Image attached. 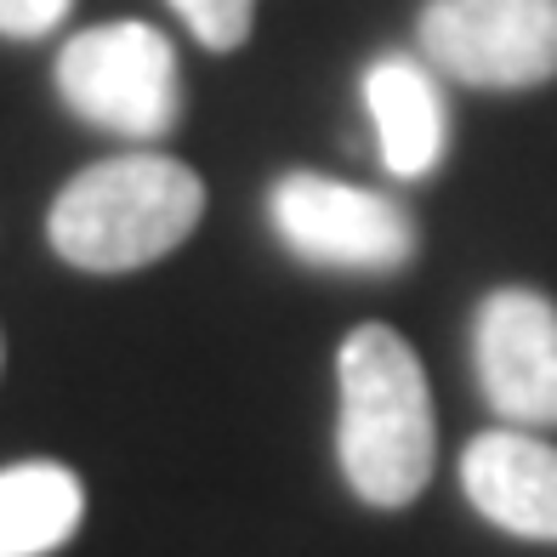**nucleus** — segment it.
<instances>
[{
	"label": "nucleus",
	"instance_id": "nucleus-10",
	"mask_svg": "<svg viewBox=\"0 0 557 557\" xmlns=\"http://www.w3.org/2000/svg\"><path fill=\"white\" fill-rule=\"evenodd\" d=\"M183 23L194 29L199 46H211V52H234L245 46L250 35V12H257V0H171Z\"/></svg>",
	"mask_w": 557,
	"mask_h": 557
},
{
	"label": "nucleus",
	"instance_id": "nucleus-11",
	"mask_svg": "<svg viewBox=\"0 0 557 557\" xmlns=\"http://www.w3.org/2000/svg\"><path fill=\"white\" fill-rule=\"evenodd\" d=\"M74 0H0V35L7 40H40L69 17Z\"/></svg>",
	"mask_w": 557,
	"mask_h": 557
},
{
	"label": "nucleus",
	"instance_id": "nucleus-1",
	"mask_svg": "<svg viewBox=\"0 0 557 557\" xmlns=\"http://www.w3.org/2000/svg\"><path fill=\"white\" fill-rule=\"evenodd\" d=\"M342 382V416H336V455L342 478L364 506H410L438 455V421L433 393L416 347L387 324H359L342 342L336 359Z\"/></svg>",
	"mask_w": 557,
	"mask_h": 557
},
{
	"label": "nucleus",
	"instance_id": "nucleus-7",
	"mask_svg": "<svg viewBox=\"0 0 557 557\" xmlns=\"http://www.w3.org/2000/svg\"><path fill=\"white\" fill-rule=\"evenodd\" d=\"M461 490L495 529L518 541H557V444L495 426L461 455Z\"/></svg>",
	"mask_w": 557,
	"mask_h": 557
},
{
	"label": "nucleus",
	"instance_id": "nucleus-4",
	"mask_svg": "<svg viewBox=\"0 0 557 557\" xmlns=\"http://www.w3.org/2000/svg\"><path fill=\"white\" fill-rule=\"evenodd\" d=\"M268 222L290 257L342 273H398L416 257V222L398 199L319 171H285L268 194Z\"/></svg>",
	"mask_w": 557,
	"mask_h": 557
},
{
	"label": "nucleus",
	"instance_id": "nucleus-8",
	"mask_svg": "<svg viewBox=\"0 0 557 557\" xmlns=\"http://www.w3.org/2000/svg\"><path fill=\"white\" fill-rule=\"evenodd\" d=\"M364 109L375 120L382 165L404 183L426 176L449 148V109L438 91V69L426 58H375L364 74Z\"/></svg>",
	"mask_w": 557,
	"mask_h": 557
},
{
	"label": "nucleus",
	"instance_id": "nucleus-9",
	"mask_svg": "<svg viewBox=\"0 0 557 557\" xmlns=\"http://www.w3.org/2000/svg\"><path fill=\"white\" fill-rule=\"evenodd\" d=\"M86 518V484L63 461L0 467V557L58 552Z\"/></svg>",
	"mask_w": 557,
	"mask_h": 557
},
{
	"label": "nucleus",
	"instance_id": "nucleus-6",
	"mask_svg": "<svg viewBox=\"0 0 557 557\" xmlns=\"http://www.w3.org/2000/svg\"><path fill=\"white\" fill-rule=\"evenodd\" d=\"M478 387L506 426H557V301L541 290H495L478 308Z\"/></svg>",
	"mask_w": 557,
	"mask_h": 557
},
{
	"label": "nucleus",
	"instance_id": "nucleus-3",
	"mask_svg": "<svg viewBox=\"0 0 557 557\" xmlns=\"http://www.w3.org/2000/svg\"><path fill=\"white\" fill-rule=\"evenodd\" d=\"M58 91L81 120L132 143H154L183 120L176 46L154 23L137 17L97 23V29L74 35L58 52Z\"/></svg>",
	"mask_w": 557,
	"mask_h": 557
},
{
	"label": "nucleus",
	"instance_id": "nucleus-5",
	"mask_svg": "<svg viewBox=\"0 0 557 557\" xmlns=\"http://www.w3.org/2000/svg\"><path fill=\"white\" fill-rule=\"evenodd\" d=\"M421 58L478 91H529L557 81V0H426Z\"/></svg>",
	"mask_w": 557,
	"mask_h": 557
},
{
	"label": "nucleus",
	"instance_id": "nucleus-2",
	"mask_svg": "<svg viewBox=\"0 0 557 557\" xmlns=\"http://www.w3.org/2000/svg\"><path fill=\"white\" fill-rule=\"evenodd\" d=\"M199 216H206V183L194 165L171 154H120L86 165L52 199L46 239L69 268L132 273L171 257Z\"/></svg>",
	"mask_w": 557,
	"mask_h": 557
}]
</instances>
